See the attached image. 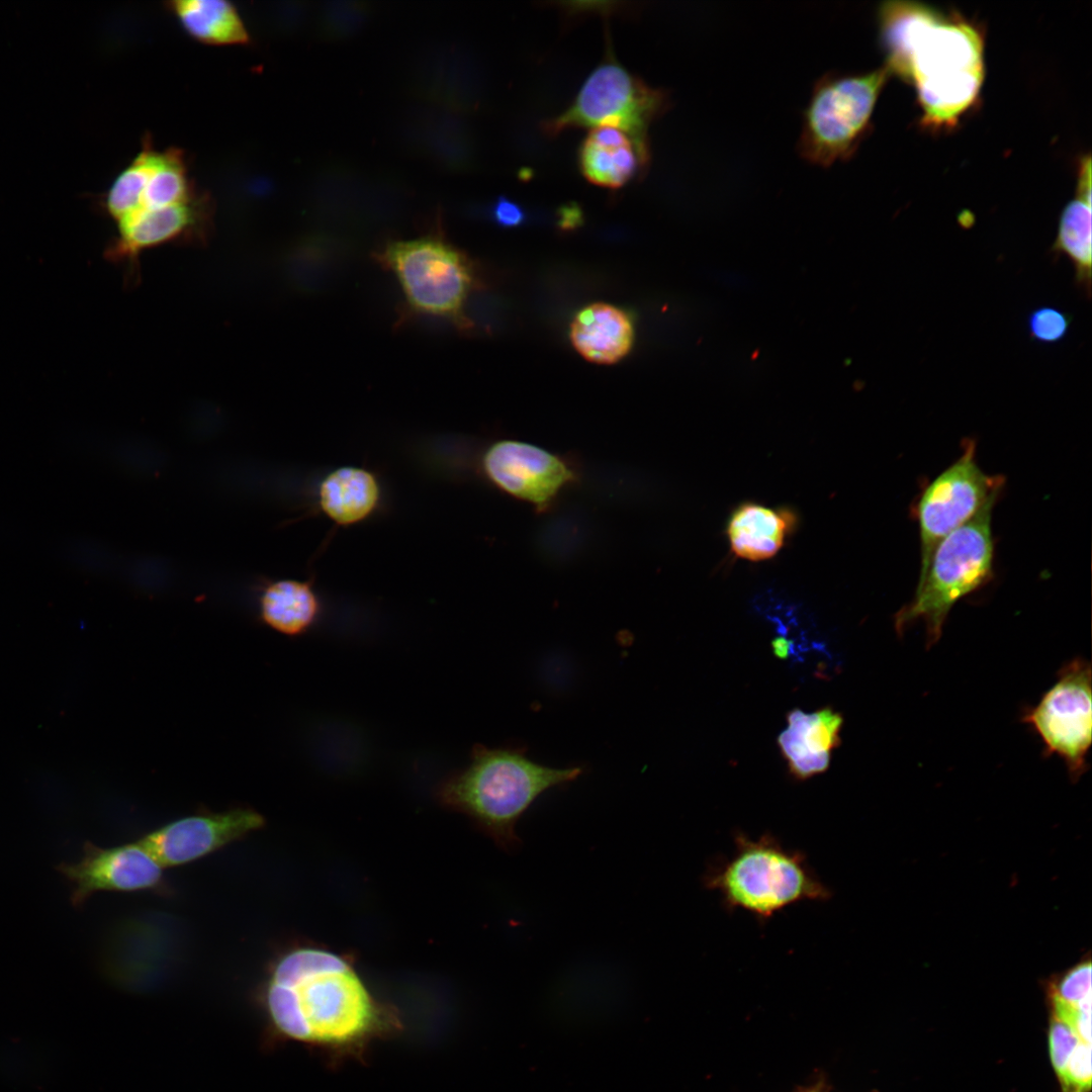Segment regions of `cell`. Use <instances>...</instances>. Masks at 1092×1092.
I'll use <instances>...</instances> for the list:
<instances>
[{
  "mask_svg": "<svg viewBox=\"0 0 1092 1092\" xmlns=\"http://www.w3.org/2000/svg\"><path fill=\"white\" fill-rule=\"evenodd\" d=\"M649 161V146L615 126L590 128L578 151L583 177L595 185L612 189L641 177Z\"/></svg>",
  "mask_w": 1092,
  "mask_h": 1092,
  "instance_id": "16",
  "label": "cell"
},
{
  "mask_svg": "<svg viewBox=\"0 0 1092 1092\" xmlns=\"http://www.w3.org/2000/svg\"><path fill=\"white\" fill-rule=\"evenodd\" d=\"M212 217L213 202L203 191L186 202L135 210L116 221L118 235L106 249L105 256L115 263H123L126 282L129 286L135 285L142 252L171 243H207Z\"/></svg>",
  "mask_w": 1092,
  "mask_h": 1092,
  "instance_id": "12",
  "label": "cell"
},
{
  "mask_svg": "<svg viewBox=\"0 0 1092 1092\" xmlns=\"http://www.w3.org/2000/svg\"><path fill=\"white\" fill-rule=\"evenodd\" d=\"M580 221H581V212H580L579 209H576L574 206H572V207L566 206L565 209L561 210V218H560L559 225L562 229H564V230L574 229L577 224L580 223Z\"/></svg>",
  "mask_w": 1092,
  "mask_h": 1092,
  "instance_id": "27",
  "label": "cell"
},
{
  "mask_svg": "<svg viewBox=\"0 0 1092 1092\" xmlns=\"http://www.w3.org/2000/svg\"><path fill=\"white\" fill-rule=\"evenodd\" d=\"M315 500L318 511L335 526L348 528L371 519L380 510L383 490L372 470L345 465L320 480Z\"/></svg>",
  "mask_w": 1092,
  "mask_h": 1092,
  "instance_id": "17",
  "label": "cell"
},
{
  "mask_svg": "<svg viewBox=\"0 0 1092 1092\" xmlns=\"http://www.w3.org/2000/svg\"><path fill=\"white\" fill-rule=\"evenodd\" d=\"M258 601L261 622L289 637L306 634L323 614L313 578L267 579L260 587Z\"/></svg>",
  "mask_w": 1092,
  "mask_h": 1092,
  "instance_id": "19",
  "label": "cell"
},
{
  "mask_svg": "<svg viewBox=\"0 0 1092 1092\" xmlns=\"http://www.w3.org/2000/svg\"><path fill=\"white\" fill-rule=\"evenodd\" d=\"M734 844L733 853L704 876L705 887L719 894L727 910L741 909L764 922L790 905L831 898L806 856L771 834L751 839L738 832Z\"/></svg>",
  "mask_w": 1092,
  "mask_h": 1092,
  "instance_id": "4",
  "label": "cell"
},
{
  "mask_svg": "<svg viewBox=\"0 0 1092 1092\" xmlns=\"http://www.w3.org/2000/svg\"><path fill=\"white\" fill-rule=\"evenodd\" d=\"M491 217L500 226L513 228L523 224L526 220V212L519 203L499 196L492 204Z\"/></svg>",
  "mask_w": 1092,
  "mask_h": 1092,
  "instance_id": "26",
  "label": "cell"
},
{
  "mask_svg": "<svg viewBox=\"0 0 1092 1092\" xmlns=\"http://www.w3.org/2000/svg\"><path fill=\"white\" fill-rule=\"evenodd\" d=\"M976 448L974 439H964L959 458L924 484L912 503L910 514L920 539L918 579L924 576L937 545L1002 493L1006 477L983 471Z\"/></svg>",
  "mask_w": 1092,
  "mask_h": 1092,
  "instance_id": "9",
  "label": "cell"
},
{
  "mask_svg": "<svg viewBox=\"0 0 1092 1092\" xmlns=\"http://www.w3.org/2000/svg\"><path fill=\"white\" fill-rule=\"evenodd\" d=\"M889 75L884 66L861 74L829 72L821 76L802 113L797 145L800 156L821 167L848 161L870 128Z\"/></svg>",
  "mask_w": 1092,
  "mask_h": 1092,
  "instance_id": "6",
  "label": "cell"
},
{
  "mask_svg": "<svg viewBox=\"0 0 1092 1092\" xmlns=\"http://www.w3.org/2000/svg\"><path fill=\"white\" fill-rule=\"evenodd\" d=\"M265 824L251 808L206 812L171 821L142 836L139 841L165 869L202 858L241 840Z\"/></svg>",
  "mask_w": 1092,
  "mask_h": 1092,
  "instance_id": "14",
  "label": "cell"
},
{
  "mask_svg": "<svg viewBox=\"0 0 1092 1092\" xmlns=\"http://www.w3.org/2000/svg\"><path fill=\"white\" fill-rule=\"evenodd\" d=\"M262 1002L279 1035L339 1057H361L370 1043L402 1028L350 963L320 947L296 946L276 958Z\"/></svg>",
  "mask_w": 1092,
  "mask_h": 1092,
  "instance_id": "1",
  "label": "cell"
},
{
  "mask_svg": "<svg viewBox=\"0 0 1092 1092\" xmlns=\"http://www.w3.org/2000/svg\"><path fill=\"white\" fill-rule=\"evenodd\" d=\"M997 500L989 502L937 545L924 576L918 579L913 599L894 617L899 635L922 621L926 648L932 647L939 641L952 607L994 578L992 516Z\"/></svg>",
  "mask_w": 1092,
  "mask_h": 1092,
  "instance_id": "5",
  "label": "cell"
},
{
  "mask_svg": "<svg viewBox=\"0 0 1092 1092\" xmlns=\"http://www.w3.org/2000/svg\"><path fill=\"white\" fill-rule=\"evenodd\" d=\"M1063 1092H1089L1091 1088V1044L1080 1041L1058 1076Z\"/></svg>",
  "mask_w": 1092,
  "mask_h": 1092,
  "instance_id": "25",
  "label": "cell"
},
{
  "mask_svg": "<svg viewBox=\"0 0 1092 1092\" xmlns=\"http://www.w3.org/2000/svg\"><path fill=\"white\" fill-rule=\"evenodd\" d=\"M1052 997L1075 1007H1091V964L1080 963L1052 988Z\"/></svg>",
  "mask_w": 1092,
  "mask_h": 1092,
  "instance_id": "24",
  "label": "cell"
},
{
  "mask_svg": "<svg viewBox=\"0 0 1092 1092\" xmlns=\"http://www.w3.org/2000/svg\"><path fill=\"white\" fill-rule=\"evenodd\" d=\"M795 520L789 510L742 504L732 513L727 525L731 551L749 561L769 559L784 546Z\"/></svg>",
  "mask_w": 1092,
  "mask_h": 1092,
  "instance_id": "20",
  "label": "cell"
},
{
  "mask_svg": "<svg viewBox=\"0 0 1092 1092\" xmlns=\"http://www.w3.org/2000/svg\"><path fill=\"white\" fill-rule=\"evenodd\" d=\"M581 766L552 767L528 756L524 745L475 744L470 760L438 786L439 801L470 817L506 851L520 848L516 825L545 792L577 780Z\"/></svg>",
  "mask_w": 1092,
  "mask_h": 1092,
  "instance_id": "3",
  "label": "cell"
},
{
  "mask_svg": "<svg viewBox=\"0 0 1092 1092\" xmlns=\"http://www.w3.org/2000/svg\"><path fill=\"white\" fill-rule=\"evenodd\" d=\"M1091 665L1077 657L1064 664L1053 686L1021 721L1041 739L1045 756L1058 755L1070 779L1077 782L1088 769L1092 742Z\"/></svg>",
  "mask_w": 1092,
  "mask_h": 1092,
  "instance_id": "11",
  "label": "cell"
},
{
  "mask_svg": "<svg viewBox=\"0 0 1092 1092\" xmlns=\"http://www.w3.org/2000/svg\"><path fill=\"white\" fill-rule=\"evenodd\" d=\"M57 871L76 908L101 891L169 893L164 868L139 840L108 848L86 842L79 861L61 862Z\"/></svg>",
  "mask_w": 1092,
  "mask_h": 1092,
  "instance_id": "13",
  "label": "cell"
},
{
  "mask_svg": "<svg viewBox=\"0 0 1092 1092\" xmlns=\"http://www.w3.org/2000/svg\"><path fill=\"white\" fill-rule=\"evenodd\" d=\"M1091 199L1077 195L1063 209L1051 252L1055 258L1067 257L1075 269V284L1089 299L1091 296Z\"/></svg>",
  "mask_w": 1092,
  "mask_h": 1092,
  "instance_id": "22",
  "label": "cell"
},
{
  "mask_svg": "<svg viewBox=\"0 0 1092 1092\" xmlns=\"http://www.w3.org/2000/svg\"><path fill=\"white\" fill-rule=\"evenodd\" d=\"M476 470L487 484L541 514L552 510L582 476L573 455L510 438L483 445Z\"/></svg>",
  "mask_w": 1092,
  "mask_h": 1092,
  "instance_id": "10",
  "label": "cell"
},
{
  "mask_svg": "<svg viewBox=\"0 0 1092 1092\" xmlns=\"http://www.w3.org/2000/svg\"><path fill=\"white\" fill-rule=\"evenodd\" d=\"M788 727L777 739L791 776L805 781L825 772L831 752L840 746L842 714L830 706L814 713L795 708L786 715Z\"/></svg>",
  "mask_w": 1092,
  "mask_h": 1092,
  "instance_id": "15",
  "label": "cell"
},
{
  "mask_svg": "<svg viewBox=\"0 0 1092 1092\" xmlns=\"http://www.w3.org/2000/svg\"><path fill=\"white\" fill-rule=\"evenodd\" d=\"M569 338L575 350L587 361L614 364L630 352L634 325L624 309L597 302L575 314Z\"/></svg>",
  "mask_w": 1092,
  "mask_h": 1092,
  "instance_id": "18",
  "label": "cell"
},
{
  "mask_svg": "<svg viewBox=\"0 0 1092 1092\" xmlns=\"http://www.w3.org/2000/svg\"><path fill=\"white\" fill-rule=\"evenodd\" d=\"M1071 324L1072 315L1068 312L1056 306L1041 305L1028 313L1026 329L1031 341L1054 345L1067 337Z\"/></svg>",
  "mask_w": 1092,
  "mask_h": 1092,
  "instance_id": "23",
  "label": "cell"
},
{
  "mask_svg": "<svg viewBox=\"0 0 1092 1092\" xmlns=\"http://www.w3.org/2000/svg\"><path fill=\"white\" fill-rule=\"evenodd\" d=\"M415 310L468 327L465 302L475 284L470 260L437 237L393 242L380 254Z\"/></svg>",
  "mask_w": 1092,
  "mask_h": 1092,
  "instance_id": "8",
  "label": "cell"
},
{
  "mask_svg": "<svg viewBox=\"0 0 1092 1092\" xmlns=\"http://www.w3.org/2000/svg\"><path fill=\"white\" fill-rule=\"evenodd\" d=\"M886 68L913 81L924 121L952 124L977 98L983 78V41L972 25L951 21L923 4L887 1L878 9Z\"/></svg>",
  "mask_w": 1092,
  "mask_h": 1092,
  "instance_id": "2",
  "label": "cell"
},
{
  "mask_svg": "<svg viewBox=\"0 0 1092 1092\" xmlns=\"http://www.w3.org/2000/svg\"><path fill=\"white\" fill-rule=\"evenodd\" d=\"M166 8L193 39L210 46H248L250 32L236 6L225 0H173Z\"/></svg>",
  "mask_w": 1092,
  "mask_h": 1092,
  "instance_id": "21",
  "label": "cell"
},
{
  "mask_svg": "<svg viewBox=\"0 0 1092 1092\" xmlns=\"http://www.w3.org/2000/svg\"><path fill=\"white\" fill-rule=\"evenodd\" d=\"M671 105L667 91L650 87L609 56L584 80L573 102L542 123L548 135L572 127L615 126L649 146L650 124Z\"/></svg>",
  "mask_w": 1092,
  "mask_h": 1092,
  "instance_id": "7",
  "label": "cell"
}]
</instances>
